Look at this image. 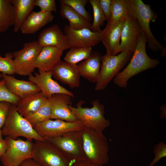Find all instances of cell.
Segmentation results:
<instances>
[{
	"mask_svg": "<svg viewBox=\"0 0 166 166\" xmlns=\"http://www.w3.org/2000/svg\"><path fill=\"white\" fill-rule=\"evenodd\" d=\"M14 9L13 30L18 32L35 6V0H10Z\"/></svg>",
	"mask_w": 166,
	"mask_h": 166,
	"instance_id": "obj_24",
	"label": "cell"
},
{
	"mask_svg": "<svg viewBox=\"0 0 166 166\" xmlns=\"http://www.w3.org/2000/svg\"><path fill=\"white\" fill-rule=\"evenodd\" d=\"M70 96L64 94H56L49 99L51 110L50 119L62 120L69 122L78 120L70 109L71 105Z\"/></svg>",
	"mask_w": 166,
	"mask_h": 166,
	"instance_id": "obj_15",
	"label": "cell"
},
{
	"mask_svg": "<svg viewBox=\"0 0 166 166\" xmlns=\"http://www.w3.org/2000/svg\"><path fill=\"white\" fill-rule=\"evenodd\" d=\"M7 148L0 157L4 166H19L26 160L32 158L34 142L32 140L14 139L6 136Z\"/></svg>",
	"mask_w": 166,
	"mask_h": 166,
	"instance_id": "obj_9",
	"label": "cell"
},
{
	"mask_svg": "<svg viewBox=\"0 0 166 166\" xmlns=\"http://www.w3.org/2000/svg\"><path fill=\"white\" fill-rule=\"evenodd\" d=\"M133 53L124 51L115 55L103 56L100 74L95 87L96 91L105 89L110 81L130 60Z\"/></svg>",
	"mask_w": 166,
	"mask_h": 166,
	"instance_id": "obj_7",
	"label": "cell"
},
{
	"mask_svg": "<svg viewBox=\"0 0 166 166\" xmlns=\"http://www.w3.org/2000/svg\"><path fill=\"white\" fill-rule=\"evenodd\" d=\"M7 148V143L6 140L0 139V157L5 153Z\"/></svg>",
	"mask_w": 166,
	"mask_h": 166,
	"instance_id": "obj_38",
	"label": "cell"
},
{
	"mask_svg": "<svg viewBox=\"0 0 166 166\" xmlns=\"http://www.w3.org/2000/svg\"><path fill=\"white\" fill-rule=\"evenodd\" d=\"M142 31L137 20L128 14L121 33V52L128 51L133 53Z\"/></svg>",
	"mask_w": 166,
	"mask_h": 166,
	"instance_id": "obj_14",
	"label": "cell"
},
{
	"mask_svg": "<svg viewBox=\"0 0 166 166\" xmlns=\"http://www.w3.org/2000/svg\"><path fill=\"white\" fill-rule=\"evenodd\" d=\"M34 5L35 6L38 7L42 11L52 12L57 10L55 0H35Z\"/></svg>",
	"mask_w": 166,
	"mask_h": 166,
	"instance_id": "obj_35",
	"label": "cell"
},
{
	"mask_svg": "<svg viewBox=\"0 0 166 166\" xmlns=\"http://www.w3.org/2000/svg\"></svg>",
	"mask_w": 166,
	"mask_h": 166,
	"instance_id": "obj_45",
	"label": "cell"
},
{
	"mask_svg": "<svg viewBox=\"0 0 166 166\" xmlns=\"http://www.w3.org/2000/svg\"><path fill=\"white\" fill-rule=\"evenodd\" d=\"M92 53V47L71 48L64 57L65 62L76 64L88 59Z\"/></svg>",
	"mask_w": 166,
	"mask_h": 166,
	"instance_id": "obj_29",
	"label": "cell"
},
{
	"mask_svg": "<svg viewBox=\"0 0 166 166\" xmlns=\"http://www.w3.org/2000/svg\"><path fill=\"white\" fill-rule=\"evenodd\" d=\"M147 39L142 31L136 47L126 67L119 72L113 78L114 83L121 88H126L128 80L132 77L148 69L157 66L160 61L156 59H152L146 52Z\"/></svg>",
	"mask_w": 166,
	"mask_h": 166,
	"instance_id": "obj_1",
	"label": "cell"
},
{
	"mask_svg": "<svg viewBox=\"0 0 166 166\" xmlns=\"http://www.w3.org/2000/svg\"><path fill=\"white\" fill-rule=\"evenodd\" d=\"M1 130L2 135L14 139L22 136L29 140H45L37 133L30 123L18 113L16 106L11 104Z\"/></svg>",
	"mask_w": 166,
	"mask_h": 166,
	"instance_id": "obj_4",
	"label": "cell"
},
{
	"mask_svg": "<svg viewBox=\"0 0 166 166\" xmlns=\"http://www.w3.org/2000/svg\"><path fill=\"white\" fill-rule=\"evenodd\" d=\"M124 22L115 24L107 22L104 29L101 30V41L106 49V55H115L121 52V34Z\"/></svg>",
	"mask_w": 166,
	"mask_h": 166,
	"instance_id": "obj_16",
	"label": "cell"
},
{
	"mask_svg": "<svg viewBox=\"0 0 166 166\" xmlns=\"http://www.w3.org/2000/svg\"><path fill=\"white\" fill-rule=\"evenodd\" d=\"M37 42L42 47L53 46L63 51L69 48L65 35L57 24L42 30Z\"/></svg>",
	"mask_w": 166,
	"mask_h": 166,
	"instance_id": "obj_18",
	"label": "cell"
},
{
	"mask_svg": "<svg viewBox=\"0 0 166 166\" xmlns=\"http://www.w3.org/2000/svg\"><path fill=\"white\" fill-rule=\"evenodd\" d=\"M93 13V20L91 24V30L93 32L100 31V27L104 25L105 19L100 6L99 0H89Z\"/></svg>",
	"mask_w": 166,
	"mask_h": 166,
	"instance_id": "obj_30",
	"label": "cell"
},
{
	"mask_svg": "<svg viewBox=\"0 0 166 166\" xmlns=\"http://www.w3.org/2000/svg\"><path fill=\"white\" fill-rule=\"evenodd\" d=\"M60 14L63 18L67 19L69 26L75 30L87 28L91 30V24L85 20L69 5L60 3Z\"/></svg>",
	"mask_w": 166,
	"mask_h": 166,
	"instance_id": "obj_25",
	"label": "cell"
},
{
	"mask_svg": "<svg viewBox=\"0 0 166 166\" xmlns=\"http://www.w3.org/2000/svg\"><path fill=\"white\" fill-rule=\"evenodd\" d=\"M21 166H42L34 160L32 159H27L24 161Z\"/></svg>",
	"mask_w": 166,
	"mask_h": 166,
	"instance_id": "obj_39",
	"label": "cell"
},
{
	"mask_svg": "<svg viewBox=\"0 0 166 166\" xmlns=\"http://www.w3.org/2000/svg\"><path fill=\"white\" fill-rule=\"evenodd\" d=\"M51 110L49 99L33 114L25 118L33 128L37 125L50 119Z\"/></svg>",
	"mask_w": 166,
	"mask_h": 166,
	"instance_id": "obj_28",
	"label": "cell"
},
{
	"mask_svg": "<svg viewBox=\"0 0 166 166\" xmlns=\"http://www.w3.org/2000/svg\"><path fill=\"white\" fill-rule=\"evenodd\" d=\"M54 18L52 12L33 11L24 23L20 30L24 34H33L39 30Z\"/></svg>",
	"mask_w": 166,
	"mask_h": 166,
	"instance_id": "obj_22",
	"label": "cell"
},
{
	"mask_svg": "<svg viewBox=\"0 0 166 166\" xmlns=\"http://www.w3.org/2000/svg\"><path fill=\"white\" fill-rule=\"evenodd\" d=\"M2 133L1 129H0V139H2Z\"/></svg>",
	"mask_w": 166,
	"mask_h": 166,
	"instance_id": "obj_42",
	"label": "cell"
},
{
	"mask_svg": "<svg viewBox=\"0 0 166 166\" xmlns=\"http://www.w3.org/2000/svg\"><path fill=\"white\" fill-rule=\"evenodd\" d=\"M20 99L9 91L4 80H1L0 81V101L8 102L17 106Z\"/></svg>",
	"mask_w": 166,
	"mask_h": 166,
	"instance_id": "obj_33",
	"label": "cell"
},
{
	"mask_svg": "<svg viewBox=\"0 0 166 166\" xmlns=\"http://www.w3.org/2000/svg\"><path fill=\"white\" fill-rule=\"evenodd\" d=\"M15 11L10 0H0V35L14 23Z\"/></svg>",
	"mask_w": 166,
	"mask_h": 166,
	"instance_id": "obj_26",
	"label": "cell"
},
{
	"mask_svg": "<svg viewBox=\"0 0 166 166\" xmlns=\"http://www.w3.org/2000/svg\"><path fill=\"white\" fill-rule=\"evenodd\" d=\"M53 76L50 71H45L38 69V73H35L29 76L28 80L35 84L40 89L41 92L48 99L56 94H64L72 97L73 94L60 85L52 79Z\"/></svg>",
	"mask_w": 166,
	"mask_h": 166,
	"instance_id": "obj_13",
	"label": "cell"
},
{
	"mask_svg": "<svg viewBox=\"0 0 166 166\" xmlns=\"http://www.w3.org/2000/svg\"><path fill=\"white\" fill-rule=\"evenodd\" d=\"M70 166H98L90 163L85 160L72 163Z\"/></svg>",
	"mask_w": 166,
	"mask_h": 166,
	"instance_id": "obj_40",
	"label": "cell"
},
{
	"mask_svg": "<svg viewBox=\"0 0 166 166\" xmlns=\"http://www.w3.org/2000/svg\"><path fill=\"white\" fill-rule=\"evenodd\" d=\"M89 2L87 0H60V3L66 4L71 7L85 20L90 22L92 18L90 14L85 10V6Z\"/></svg>",
	"mask_w": 166,
	"mask_h": 166,
	"instance_id": "obj_31",
	"label": "cell"
},
{
	"mask_svg": "<svg viewBox=\"0 0 166 166\" xmlns=\"http://www.w3.org/2000/svg\"><path fill=\"white\" fill-rule=\"evenodd\" d=\"M128 14L125 0H112L111 18L108 23L115 24L124 22Z\"/></svg>",
	"mask_w": 166,
	"mask_h": 166,
	"instance_id": "obj_27",
	"label": "cell"
},
{
	"mask_svg": "<svg viewBox=\"0 0 166 166\" xmlns=\"http://www.w3.org/2000/svg\"><path fill=\"white\" fill-rule=\"evenodd\" d=\"M85 102L79 101L75 107L71 105L69 108L78 120L82 122L84 126L95 131L102 132L110 125V122L104 117L105 107L99 102L98 99L92 102L93 106L90 108L82 107Z\"/></svg>",
	"mask_w": 166,
	"mask_h": 166,
	"instance_id": "obj_5",
	"label": "cell"
},
{
	"mask_svg": "<svg viewBox=\"0 0 166 166\" xmlns=\"http://www.w3.org/2000/svg\"><path fill=\"white\" fill-rule=\"evenodd\" d=\"M128 14L137 20L147 38L148 47L152 51H160L165 57V49L156 39L150 28V23L155 21L157 16L152 10L149 4H146L141 0H125Z\"/></svg>",
	"mask_w": 166,
	"mask_h": 166,
	"instance_id": "obj_3",
	"label": "cell"
},
{
	"mask_svg": "<svg viewBox=\"0 0 166 166\" xmlns=\"http://www.w3.org/2000/svg\"><path fill=\"white\" fill-rule=\"evenodd\" d=\"M153 152L155 155L154 158L148 166H154L161 159L166 156V144L163 142H160L155 144Z\"/></svg>",
	"mask_w": 166,
	"mask_h": 166,
	"instance_id": "obj_34",
	"label": "cell"
},
{
	"mask_svg": "<svg viewBox=\"0 0 166 166\" xmlns=\"http://www.w3.org/2000/svg\"><path fill=\"white\" fill-rule=\"evenodd\" d=\"M84 127L79 120L69 122L49 119L36 125L34 128L40 136L44 138L58 136L69 132L81 131Z\"/></svg>",
	"mask_w": 166,
	"mask_h": 166,
	"instance_id": "obj_11",
	"label": "cell"
},
{
	"mask_svg": "<svg viewBox=\"0 0 166 166\" xmlns=\"http://www.w3.org/2000/svg\"><path fill=\"white\" fill-rule=\"evenodd\" d=\"M0 166H1V165H0Z\"/></svg>",
	"mask_w": 166,
	"mask_h": 166,
	"instance_id": "obj_44",
	"label": "cell"
},
{
	"mask_svg": "<svg viewBox=\"0 0 166 166\" xmlns=\"http://www.w3.org/2000/svg\"><path fill=\"white\" fill-rule=\"evenodd\" d=\"M82 145L85 160L98 166H103L109 160V147L102 132L84 126L81 131Z\"/></svg>",
	"mask_w": 166,
	"mask_h": 166,
	"instance_id": "obj_2",
	"label": "cell"
},
{
	"mask_svg": "<svg viewBox=\"0 0 166 166\" xmlns=\"http://www.w3.org/2000/svg\"><path fill=\"white\" fill-rule=\"evenodd\" d=\"M161 113L160 117L162 118L166 117V105H164L160 108Z\"/></svg>",
	"mask_w": 166,
	"mask_h": 166,
	"instance_id": "obj_41",
	"label": "cell"
},
{
	"mask_svg": "<svg viewBox=\"0 0 166 166\" xmlns=\"http://www.w3.org/2000/svg\"><path fill=\"white\" fill-rule=\"evenodd\" d=\"M81 131L69 132L58 136L44 138L57 148L71 163L85 160Z\"/></svg>",
	"mask_w": 166,
	"mask_h": 166,
	"instance_id": "obj_6",
	"label": "cell"
},
{
	"mask_svg": "<svg viewBox=\"0 0 166 166\" xmlns=\"http://www.w3.org/2000/svg\"><path fill=\"white\" fill-rule=\"evenodd\" d=\"M112 2V0H99L100 6L108 22L111 18Z\"/></svg>",
	"mask_w": 166,
	"mask_h": 166,
	"instance_id": "obj_36",
	"label": "cell"
},
{
	"mask_svg": "<svg viewBox=\"0 0 166 166\" xmlns=\"http://www.w3.org/2000/svg\"><path fill=\"white\" fill-rule=\"evenodd\" d=\"M48 99L41 92L29 95L20 99L16 106L17 111L25 118L36 112Z\"/></svg>",
	"mask_w": 166,
	"mask_h": 166,
	"instance_id": "obj_23",
	"label": "cell"
},
{
	"mask_svg": "<svg viewBox=\"0 0 166 166\" xmlns=\"http://www.w3.org/2000/svg\"><path fill=\"white\" fill-rule=\"evenodd\" d=\"M102 56L98 52L92 53L88 59L77 65L81 76L96 83L100 74Z\"/></svg>",
	"mask_w": 166,
	"mask_h": 166,
	"instance_id": "obj_21",
	"label": "cell"
},
{
	"mask_svg": "<svg viewBox=\"0 0 166 166\" xmlns=\"http://www.w3.org/2000/svg\"><path fill=\"white\" fill-rule=\"evenodd\" d=\"M32 159L42 166H70L72 164L57 148L46 140H35Z\"/></svg>",
	"mask_w": 166,
	"mask_h": 166,
	"instance_id": "obj_8",
	"label": "cell"
},
{
	"mask_svg": "<svg viewBox=\"0 0 166 166\" xmlns=\"http://www.w3.org/2000/svg\"><path fill=\"white\" fill-rule=\"evenodd\" d=\"M2 74L8 90L20 99L41 92L40 89L30 81L18 80L11 75Z\"/></svg>",
	"mask_w": 166,
	"mask_h": 166,
	"instance_id": "obj_19",
	"label": "cell"
},
{
	"mask_svg": "<svg viewBox=\"0 0 166 166\" xmlns=\"http://www.w3.org/2000/svg\"><path fill=\"white\" fill-rule=\"evenodd\" d=\"M63 51L52 46H45L42 49L36 60L35 68L45 71H51L61 61Z\"/></svg>",
	"mask_w": 166,
	"mask_h": 166,
	"instance_id": "obj_20",
	"label": "cell"
},
{
	"mask_svg": "<svg viewBox=\"0 0 166 166\" xmlns=\"http://www.w3.org/2000/svg\"><path fill=\"white\" fill-rule=\"evenodd\" d=\"M50 71L55 79L71 88L79 86L81 75L77 65L61 61Z\"/></svg>",
	"mask_w": 166,
	"mask_h": 166,
	"instance_id": "obj_17",
	"label": "cell"
},
{
	"mask_svg": "<svg viewBox=\"0 0 166 166\" xmlns=\"http://www.w3.org/2000/svg\"><path fill=\"white\" fill-rule=\"evenodd\" d=\"M101 30L94 32L87 28L75 30L69 25L64 27L69 48L92 47L96 45L101 41Z\"/></svg>",
	"mask_w": 166,
	"mask_h": 166,
	"instance_id": "obj_12",
	"label": "cell"
},
{
	"mask_svg": "<svg viewBox=\"0 0 166 166\" xmlns=\"http://www.w3.org/2000/svg\"><path fill=\"white\" fill-rule=\"evenodd\" d=\"M10 105L8 102L0 101V129L4 125Z\"/></svg>",
	"mask_w": 166,
	"mask_h": 166,
	"instance_id": "obj_37",
	"label": "cell"
},
{
	"mask_svg": "<svg viewBox=\"0 0 166 166\" xmlns=\"http://www.w3.org/2000/svg\"><path fill=\"white\" fill-rule=\"evenodd\" d=\"M0 72L2 73L11 75L15 73L13 53H6L5 57L0 54Z\"/></svg>",
	"mask_w": 166,
	"mask_h": 166,
	"instance_id": "obj_32",
	"label": "cell"
},
{
	"mask_svg": "<svg viewBox=\"0 0 166 166\" xmlns=\"http://www.w3.org/2000/svg\"><path fill=\"white\" fill-rule=\"evenodd\" d=\"M42 47L37 41H34L25 43L21 49L13 52L15 73L23 76L32 74Z\"/></svg>",
	"mask_w": 166,
	"mask_h": 166,
	"instance_id": "obj_10",
	"label": "cell"
},
{
	"mask_svg": "<svg viewBox=\"0 0 166 166\" xmlns=\"http://www.w3.org/2000/svg\"><path fill=\"white\" fill-rule=\"evenodd\" d=\"M2 78V73H0V81L1 80V78Z\"/></svg>",
	"mask_w": 166,
	"mask_h": 166,
	"instance_id": "obj_43",
	"label": "cell"
}]
</instances>
